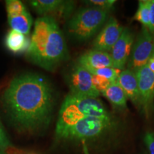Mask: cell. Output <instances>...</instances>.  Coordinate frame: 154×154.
Returning <instances> with one entry per match:
<instances>
[{
	"label": "cell",
	"instance_id": "26",
	"mask_svg": "<svg viewBox=\"0 0 154 154\" xmlns=\"http://www.w3.org/2000/svg\"><path fill=\"white\" fill-rule=\"evenodd\" d=\"M22 153V151L19 150H14V151H5V150L0 149V154H19Z\"/></svg>",
	"mask_w": 154,
	"mask_h": 154
},
{
	"label": "cell",
	"instance_id": "10",
	"mask_svg": "<svg viewBox=\"0 0 154 154\" xmlns=\"http://www.w3.org/2000/svg\"><path fill=\"white\" fill-rule=\"evenodd\" d=\"M124 29L113 17L109 18L93 43L94 49L109 52L122 34Z\"/></svg>",
	"mask_w": 154,
	"mask_h": 154
},
{
	"label": "cell",
	"instance_id": "11",
	"mask_svg": "<svg viewBox=\"0 0 154 154\" xmlns=\"http://www.w3.org/2000/svg\"><path fill=\"white\" fill-rule=\"evenodd\" d=\"M29 4L34 11L42 17L57 14L66 18L70 15L74 7V2L61 0H34L30 1Z\"/></svg>",
	"mask_w": 154,
	"mask_h": 154
},
{
	"label": "cell",
	"instance_id": "25",
	"mask_svg": "<svg viewBox=\"0 0 154 154\" xmlns=\"http://www.w3.org/2000/svg\"><path fill=\"white\" fill-rule=\"evenodd\" d=\"M147 65H148V66H149V68L154 73V53H153V54L152 55V57L150 58V59H149V62H148V63H147Z\"/></svg>",
	"mask_w": 154,
	"mask_h": 154
},
{
	"label": "cell",
	"instance_id": "4",
	"mask_svg": "<svg viewBox=\"0 0 154 154\" xmlns=\"http://www.w3.org/2000/svg\"><path fill=\"white\" fill-rule=\"evenodd\" d=\"M115 126L116 121L111 116L106 118L88 117L69 126L56 130V136L58 139L69 140L96 139L111 131Z\"/></svg>",
	"mask_w": 154,
	"mask_h": 154
},
{
	"label": "cell",
	"instance_id": "8",
	"mask_svg": "<svg viewBox=\"0 0 154 154\" xmlns=\"http://www.w3.org/2000/svg\"><path fill=\"white\" fill-rule=\"evenodd\" d=\"M135 72L138 79L139 106L148 115L154 99V73L147 64L135 70Z\"/></svg>",
	"mask_w": 154,
	"mask_h": 154
},
{
	"label": "cell",
	"instance_id": "2",
	"mask_svg": "<svg viewBox=\"0 0 154 154\" xmlns=\"http://www.w3.org/2000/svg\"><path fill=\"white\" fill-rule=\"evenodd\" d=\"M26 54L41 68L53 71L68 58V49L57 20L43 16L36 19Z\"/></svg>",
	"mask_w": 154,
	"mask_h": 154
},
{
	"label": "cell",
	"instance_id": "12",
	"mask_svg": "<svg viewBox=\"0 0 154 154\" xmlns=\"http://www.w3.org/2000/svg\"><path fill=\"white\" fill-rule=\"evenodd\" d=\"M77 63L88 71L91 69L113 67V62L110 54L106 51L91 49L86 51L79 58Z\"/></svg>",
	"mask_w": 154,
	"mask_h": 154
},
{
	"label": "cell",
	"instance_id": "6",
	"mask_svg": "<svg viewBox=\"0 0 154 154\" xmlns=\"http://www.w3.org/2000/svg\"><path fill=\"white\" fill-rule=\"evenodd\" d=\"M154 53V36L149 29L142 26L137 39L134 43L127 63V69L135 71L145 66Z\"/></svg>",
	"mask_w": 154,
	"mask_h": 154
},
{
	"label": "cell",
	"instance_id": "18",
	"mask_svg": "<svg viewBox=\"0 0 154 154\" xmlns=\"http://www.w3.org/2000/svg\"><path fill=\"white\" fill-rule=\"evenodd\" d=\"M121 71L122 70L113 68V67H105V68L91 69L88 72L91 73L93 76L103 77V78L111 81V82H113L117 80Z\"/></svg>",
	"mask_w": 154,
	"mask_h": 154
},
{
	"label": "cell",
	"instance_id": "13",
	"mask_svg": "<svg viewBox=\"0 0 154 154\" xmlns=\"http://www.w3.org/2000/svg\"><path fill=\"white\" fill-rule=\"evenodd\" d=\"M116 82L123 88L127 98L134 104L139 105L138 79L135 71L126 69L121 71Z\"/></svg>",
	"mask_w": 154,
	"mask_h": 154
},
{
	"label": "cell",
	"instance_id": "5",
	"mask_svg": "<svg viewBox=\"0 0 154 154\" xmlns=\"http://www.w3.org/2000/svg\"><path fill=\"white\" fill-rule=\"evenodd\" d=\"M109 13L91 7L80 9L69 21L67 32L77 41H87L104 24Z\"/></svg>",
	"mask_w": 154,
	"mask_h": 154
},
{
	"label": "cell",
	"instance_id": "22",
	"mask_svg": "<svg viewBox=\"0 0 154 154\" xmlns=\"http://www.w3.org/2000/svg\"><path fill=\"white\" fill-rule=\"evenodd\" d=\"M92 76H93V75H92ZM92 81H93L94 86L101 94L103 93V92L111 85V83H112L111 81L107 79L98 76H93V77H92Z\"/></svg>",
	"mask_w": 154,
	"mask_h": 154
},
{
	"label": "cell",
	"instance_id": "7",
	"mask_svg": "<svg viewBox=\"0 0 154 154\" xmlns=\"http://www.w3.org/2000/svg\"><path fill=\"white\" fill-rule=\"evenodd\" d=\"M92 74L79 63L74 65L68 75L70 94L83 97L97 99L100 94L94 86Z\"/></svg>",
	"mask_w": 154,
	"mask_h": 154
},
{
	"label": "cell",
	"instance_id": "16",
	"mask_svg": "<svg viewBox=\"0 0 154 154\" xmlns=\"http://www.w3.org/2000/svg\"><path fill=\"white\" fill-rule=\"evenodd\" d=\"M7 18L11 29L20 32L24 35H29L33 24V19L28 10L16 16Z\"/></svg>",
	"mask_w": 154,
	"mask_h": 154
},
{
	"label": "cell",
	"instance_id": "9",
	"mask_svg": "<svg viewBox=\"0 0 154 154\" xmlns=\"http://www.w3.org/2000/svg\"><path fill=\"white\" fill-rule=\"evenodd\" d=\"M134 43L132 32L128 28H124L122 34L109 51L116 69L124 70L128 63Z\"/></svg>",
	"mask_w": 154,
	"mask_h": 154
},
{
	"label": "cell",
	"instance_id": "15",
	"mask_svg": "<svg viewBox=\"0 0 154 154\" xmlns=\"http://www.w3.org/2000/svg\"><path fill=\"white\" fill-rule=\"evenodd\" d=\"M101 94L108 99L113 106L120 109H124L127 106L126 94L116 81L112 82Z\"/></svg>",
	"mask_w": 154,
	"mask_h": 154
},
{
	"label": "cell",
	"instance_id": "3",
	"mask_svg": "<svg viewBox=\"0 0 154 154\" xmlns=\"http://www.w3.org/2000/svg\"><path fill=\"white\" fill-rule=\"evenodd\" d=\"M111 116L99 99L69 94L59 110L56 130L71 126L84 118H106Z\"/></svg>",
	"mask_w": 154,
	"mask_h": 154
},
{
	"label": "cell",
	"instance_id": "23",
	"mask_svg": "<svg viewBox=\"0 0 154 154\" xmlns=\"http://www.w3.org/2000/svg\"><path fill=\"white\" fill-rule=\"evenodd\" d=\"M144 143L149 150L150 154H154V134L148 131L144 136Z\"/></svg>",
	"mask_w": 154,
	"mask_h": 154
},
{
	"label": "cell",
	"instance_id": "24",
	"mask_svg": "<svg viewBox=\"0 0 154 154\" xmlns=\"http://www.w3.org/2000/svg\"><path fill=\"white\" fill-rule=\"evenodd\" d=\"M150 9H151V19H150V24L149 30L154 36V0H149Z\"/></svg>",
	"mask_w": 154,
	"mask_h": 154
},
{
	"label": "cell",
	"instance_id": "20",
	"mask_svg": "<svg viewBox=\"0 0 154 154\" xmlns=\"http://www.w3.org/2000/svg\"><path fill=\"white\" fill-rule=\"evenodd\" d=\"M86 5L91 7L109 11L113 9V6L116 2L115 0H88L84 2Z\"/></svg>",
	"mask_w": 154,
	"mask_h": 154
},
{
	"label": "cell",
	"instance_id": "21",
	"mask_svg": "<svg viewBox=\"0 0 154 154\" xmlns=\"http://www.w3.org/2000/svg\"><path fill=\"white\" fill-rule=\"evenodd\" d=\"M0 149L5 150V151H14L17 149L13 146L9 140L1 120H0Z\"/></svg>",
	"mask_w": 154,
	"mask_h": 154
},
{
	"label": "cell",
	"instance_id": "14",
	"mask_svg": "<svg viewBox=\"0 0 154 154\" xmlns=\"http://www.w3.org/2000/svg\"><path fill=\"white\" fill-rule=\"evenodd\" d=\"M5 47L14 54H20L28 51L30 38L17 31L10 29L7 32L5 40Z\"/></svg>",
	"mask_w": 154,
	"mask_h": 154
},
{
	"label": "cell",
	"instance_id": "19",
	"mask_svg": "<svg viewBox=\"0 0 154 154\" xmlns=\"http://www.w3.org/2000/svg\"><path fill=\"white\" fill-rule=\"evenodd\" d=\"M5 4L7 17L16 16L27 10L24 4L19 0H7Z\"/></svg>",
	"mask_w": 154,
	"mask_h": 154
},
{
	"label": "cell",
	"instance_id": "17",
	"mask_svg": "<svg viewBox=\"0 0 154 154\" xmlns=\"http://www.w3.org/2000/svg\"><path fill=\"white\" fill-rule=\"evenodd\" d=\"M134 19L140 22L144 27L149 28L151 19V9L149 0H141L138 2V7Z\"/></svg>",
	"mask_w": 154,
	"mask_h": 154
},
{
	"label": "cell",
	"instance_id": "1",
	"mask_svg": "<svg viewBox=\"0 0 154 154\" xmlns=\"http://www.w3.org/2000/svg\"><path fill=\"white\" fill-rule=\"evenodd\" d=\"M11 123L21 131L34 132L46 128L51 119L54 91L42 75L26 73L14 77L2 96Z\"/></svg>",
	"mask_w": 154,
	"mask_h": 154
}]
</instances>
